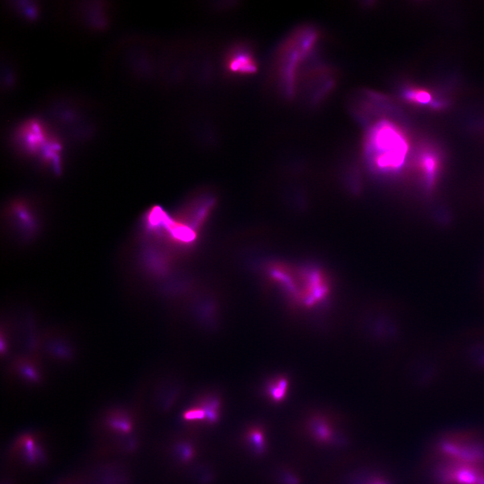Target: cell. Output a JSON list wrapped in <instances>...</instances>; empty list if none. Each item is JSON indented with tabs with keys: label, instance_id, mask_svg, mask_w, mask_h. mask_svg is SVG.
Returning a JSON list of instances; mask_svg holds the SVG:
<instances>
[{
	"label": "cell",
	"instance_id": "cell-1",
	"mask_svg": "<svg viewBox=\"0 0 484 484\" xmlns=\"http://www.w3.org/2000/svg\"><path fill=\"white\" fill-rule=\"evenodd\" d=\"M365 152L369 164L379 172H394L403 166L409 152L408 139L397 124L383 118L366 132Z\"/></svg>",
	"mask_w": 484,
	"mask_h": 484
},
{
	"label": "cell",
	"instance_id": "cell-2",
	"mask_svg": "<svg viewBox=\"0 0 484 484\" xmlns=\"http://www.w3.org/2000/svg\"><path fill=\"white\" fill-rule=\"evenodd\" d=\"M270 276L299 304L311 307L322 302L328 294V283L322 271L314 267L274 264Z\"/></svg>",
	"mask_w": 484,
	"mask_h": 484
},
{
	"label": "cell",
	"instance_id": "cell-3",
	"mask_svg": "<svg viewBox=\"0 0 484 484\" xmlns=\"http://www.w3.org/2000/svg\"><path fill=\"white\" fill-rule=\"evenodd\" d=\"M317 40L316 30L308 27L293 32L281 46L277 54V76L288 96L295 94L301 65L314 51Z\"/></svg>",
	"mask_w": 484,
	"mask_h": 484
},
{
	"label": "cell",
	"instance_id": "cell-4",
	"mask_svg": "<svg viewBox=\"0 0 484 484\" xmlns=\"http://www.w3.org/2000/svg\"><path fill=\"white\" fill-rule=\"evenodd\" d=\"M226 69L234 75L254 74L258 66L252 52L243 46H237L229 52L225 62Z\"/></svg>",
	"mask_w": 484,
	"mask_h": 484
},
{
	"label": "cell",
	"instance_id": "cell-5",
	"mask_svg": "<svg viewBox=\"0 0 484 484\" xmlns=\"http://www.w3.org/2000/svg\"><path fill=\"white\" fill-rule=\"evenodd\" d=\"M306 432L312 440L323 445L333 444L336 437L332 424L326 418L321 416L308 419Z\"/></svg>",
	"mask_w": 484,
	"mask_h": 484
},
{
	"label": "cell",
	"instance_id": "cell-6",
	"mask_svg": "<svg viewBox=\"0 0 484 484\" xmlns=\"http://www.w3.org/2000/svg\"><path fill=\"white\" fill-rule=\"evenodd\" d=\"M287 381L284 378L274 379L267 387L269 397L274 401H281L286 396Z\"/></svg>",
	"mask_w": 484,
	"mask_h": 484
},
{
	"label": "cell",
	"instance_id": "cell-7",
	"mask_svg": "<svg viewBox=\"0 0 484 484\" xmlns=\"http://www.w3.org/2000/svg\"><path fill=\"white\" fill-rule=\"evenodd\" d=\"M403 97L409 102L414 103L429 104L432 102V96L428 91L418 89H408L403 92Z\"/></svg>",
	"mask_w": 484,
	"mask_h": 484
},
{
	"label": "cell",
	"instance_id": "cell-8",
	"mask_svg": "<svg viewBox=\"0 0 484 484\" xmlns=\"http://www.w3.org/2000/svg\"><path fill=\"white\" fill-rule=\"evenodd\" d=\"M184 418L187 420L202 419L206 418V412L202 408L191 409L184 414Z\"/></svg>",
	"mask_w": 484,
	"mask_h": 484
},
{
	"label": "cell",
	"instance_id": "cell-9",
	"mask_svg": "<svg viewBox=\"0 0 484 484\" xmlns=\"http://www.w3.org/2000/svg\"><path fill=\"white\" fill-rule=\"evenodd\" d=\"M252 440L254 441V443L256 444V447L258 448L259 451H263L264 449V437L263 434L261 432L258 431V430H254L253 431L252 435Z\"/></svg>",
	"mask_w": 484,
	"mask_h": 484
}]
</instances>
